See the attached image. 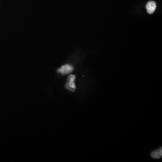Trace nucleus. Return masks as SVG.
<instances>
[{
	"mask_svg": "<svg viewBox=\"0 0 162 162\" xmlns=\"http://www.w3.org/2000/svg\"><path fill=\"white\" fill-rule=\"evenodd\" d=\"M75 78V76L74 75L72 74L69 75L65 85V87L72 92H74L76 89V87L74 83Z\"/></svg>",
	"mask_w": 162,
	"mask_h": 162,
	"instance_id": "nucleus-1",
	"label": "nucleus"
},
{
	"mask_svg": "<svg viewBox=\"0 0 162 162\" xmlns=\"http://www.w3.org/2000/svg\"><path fill=\"white\" fill-rule=\"evenodd\" d=\"M73 70V66L69 65H63L60 68H59L57 70V72L63 75H66L72 72Z\"/></svg>",
	"mask_w": 162,
	"mask_h": 162,
	"instance_id": "nucleus-2",
	"label": "nucleus"
},
{
	"mask_svg": "<svg viewBox=\"0 0 162 162\" xmlns=\"http://www.w3.org/2000/svg\"><path fill=\"white\" fill-rule=\"evenodd\" d=\"M147 11L149 14H152L156 10V4L155 2L153 1H149L146 5Z\"/></svg>",
	"mask_w": 162,
	"mask_h": 162,
	"instance_id": "nucleus-3",
	"label": "nucleus"
},
{
	"mask_svg": "<svg viewBox=\"0 0 162 162\" xmlns=\"http://www.w3.org/2000/svg\"><path fill=\"white\" fill-rule=\"evenodd\" d=\"M162 155V149L160 148L158 150H155L152 152L151 156L152 158L155 159H159Z\"/></svg>",
	"mask_w": 162,
	"mask_h": 162,
	"instance_id": "nucleus-4",
	"label": "nucleus"
}]
</instances>
